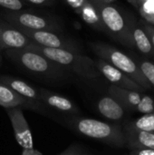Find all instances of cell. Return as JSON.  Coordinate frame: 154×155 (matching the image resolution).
Masks as SVG:
<instances>
[{
    "label": "cell",
    "mask_w": 154,
    "mask_h": 155,
    "mask_svg": "<svg viewBox=\"0 0 154 155\" xmlns=\"http://www.w3.org/2000/svg\"><path fill=\"white\" fill-rule=\"evenodd\" d=\"M59 122L71 131L102 142L113 147H126V139L123 128L118 124H108L93 118L75 115H64Z\"/></svg>",
    "instance_id": "cell-1"
},
{
    "label": "cell",
    "mask_w": 154,
    "mask_h": 155,
    "mask_svg": "<svg viewBox=\"0 0 154 155\" xmlns=\"http://www.w3.org/2000/svg\"><path fill=\"white\" fill-rule=\"evenodd\" d=\"M5 54L25 71L45 81L60 83L70 77V72L33 50L27 48L5 49Z\"/></svg>",
    "instance_id": "cell-2"
},
{
    "label": "cell",
    "mask_w": 154,
    "mask_h": 155,
    "mask_svg": "<svg viewBox=\"0 0 154 155\" xmlns=\"http://www.w3.org/2000/svg\"><path fill=\"white\" fill-rule=\"evenodd\" d=\"M27 49L33 50L56 63L70 73H74L84 79H96L101 76L95 60L83 54L82 53L68 51L64 49L48 48L31 43Z\"/></svg>",
    "instance_id": "cell-3"
},
{
    "label": "cell",
    "mask_w": 154,
    "mask_h": 155,
    "mask_svg": "<svg viewBox=\"0 0 154 155\" xmlns=\"http://www.w3.org/2000/svg\"><path fill=\"white\" fill-rule=\"evenodd\" d=\"M97 9L103 24L105 28V33L109 34L115 41L122 45L134 48V44L132 36V26L133 22L129 20L113 4L103 3L99 0H90Z\"/></svg>",
    "instance_id": "cell-4"
},
{
    "label": "cell",
    "mask_w": 154,
    "mask_h": 155,
    "mask_svg": "<svg viewBox=\"0 0 154 155\" xmlns=\"http://www.w3.org/2000/svg\"><path fill=\"white\" fill-rule=\"evenodd\" d=\"M91 46L100 59L104 60L124 73L135 83L141 85L144 90H150L152 88V85L143 74L137 63L129 55L118 50L117 48L103 43H93Z\"/></svg>",
    "instance_id": "cell-5"
},
{
    "label": "cell",
    "mask_w": 154,
    "mask_h": 155,
    "mask_svg": "<svg viewBox=\"0 0 154 155\" xmlns=\"http://www.w3.org/2000/svg\"><path fill=\"white\" fill-rule=\"evenodd\" d=\"M5 21L16 28H25L33 31H61L59 24L44 15L30 12L11 11L4 15Z\"/></svg>",
    "instance_id": "cell-6"
},
{
    "label": "cell",
    "mask_w": 154,
    "mask_h": 155,
    "mask_svg": "<svg viewBox=\"0 0 154 155\" xmlns=\"http://www.w3.org/2000/svg\"><path fill=\"white\" fill-rule=\"evenodd\" d=\"M108 94L116 99L127 112H137L143 114L154 113V99L142 92L126 90L111 84Z\"/></svg>",
    "instance_id": "cell-7"
},
{
    "label": "cell",
    "mask_w": 154,
    "mask_h": 155,
    "mask_svg": "<svg viewBox=\"0 0 154 155\" xmlns=\"http://www.w3.org/2000/svg\"><path fill=\"white\" fill-rule=\"evenodd\" d=\"M17 29H19L32 43L38 45L48 48L64 49L77 53H82L83 51L79 43L58 33L50 31H33L25 28Z\"/></svg>",
    "instance_id": "cell-8"
},
{
    "label": "cell",
    "mask_w": 154,
    "mask_h": 155,
    "mask_svg": "<svg viewBox=\"0 0 154 155\" xmlns=\"http://www.w3.org/2000/svg\"><path fill=\"white\" fill-rule=\"evenodd\" d=\"M0 105L5 109H28L44 114L49 112V109L43 104L21 96L2 83H0Z\"/></svg>",
    "instance_id": "cell-9"
},
{
    "label": "cell",
    "mask_w": 154,
    "mask_h": 155,
    "mask_svg": "<svg viewBox=\"0 0 154 155\" xmlns=\"http://www.w3.org/2000/svg\"><path fill=\"white\" fill-rule=\"evenodd\" d=\"M38 92L40 103L48 109L61 113L64 115H81V111L78 106L66 96L44 88H38Z\"/></svg>",
    "instance_id": "cell-10"
},
{
    "label": "cell",
    "mask_w": 154,
    "mask_h": 155,
    "mask_svg": "<svg viewBox=\"0 0 154 155\" xmlns=\"http://www.w3.org/2000/svg\"><path fill=\"white\" fill-rule=\"evenodd\" d=\"M95 64L101 75L105 77L111 83V84L126 90H132V91L142 92V93L145 91L141 85L135 83L132 78H130L124 73L115 68L114 66L105 62L104 60L99 58L95 60Z\"/></svg>",
    "instance_id": "cell-11"
},
{
    "label": "cell",
    "mask_w": 154,
    "mask_h": 155,
    "mask_svg": "<svg viewBox=\"0 0 154 155\" xmlns=\"http://www.w3.org/2000/svg\"><path fill=\"white\" fill-rule=\"evenodd\" d=\"M6 114L10 119L15 138L18 144L23 149H34L33 137L30 127L25 120V117L21 108H12L6 109Z\"/></svg>",
    "instance_id": "cell-12"
},
{
    "label": "cell",
    "mask_w": 154,
    "mask_h": 155,
    "mask_svg": "<svg viewBox=\"0 0 154 155\" xmlns=\"http://www.w3.org/2000/svg\"><path fill=\"white\" fill-rule=\"evenodd\" d=\"M32 42L15 26L7 22L0 21V48L22 49L27 47Z\"/></svg>",
    "instance_id": "cell-13"
},
{
    "label": "cell",
    "mask_w": 154,
    "mask_h": 155,
    "mask_svg": "<svg viewBox=\"0 0 154 155\" xmlns=\"http://www.w3.org/2000/svg\"><path fill=\"white\" fill-rule=\"evenodd\" d=\"M126 147L132 149H154V132L137 130L125 124L123 127Z\"/></svg>",
    "instance_id": "cell-14"
},
{
    "label": "cell",
    "mask_w": 154,
    "mask_h": 155,
    "mask_svg": "<svg viewBox=\"0 0 154 155\" xmlns=\"http://www.w3.org/2000/svg\"><path fill=\"white\" fill-rule=\"evenodd\" d=\"M96 109L104 118L112 121L122 120L127 112L116 99L109 94L98 99L96 102Z\"/></svg>",
    "instance_id": "cell-15"
},
{
    "label": "cell",
    "mask_w": 154,
    "mask_h": 155,
    "mask_svg": "<svg viewBox=\"0 0 154 155\" xmlns=\"http://www.w3.org/2000/svg\"><path fill=\"white\" fill-rule=\"evenodd\" d=\"M0 83L8 86L9 88H11L13 91H15L21 96L26 99L40 103L38 88L33 86L32 84L26 83L25 81L11 76V75L2 74L0 75Z\"/></svg>",
    "instance_id": "cell-16"
},
{
    "label": "cell",
    "mask_w": 154,
    "mask_h": 155,
    "mask_svg": "<svg viewBox=\"0 0 154 155\" xmlns=\"http://www.w3.org/2000/svg\"><path fill=\"white\" fill-rule=\"evenodd\" d=\"M132 36L134 47H136L141 53L150 55L153 54L154 48L143 26H138L133 23L132 26Z\"/></svg>",
    "instance_id": "cell-17"
},
{
    "label": "cell",
    "mask_w": 154,
    "mask_h": 155,
    "mask_svg": "<svg viewBox=\"0 0 154 155\" xmlns=\"http://www.w3.org/2000/svg\"><path fill=\"white\" fill-rule=\"evenodd\" d=\"M79 15L83 18V20L86 24H88L90 26H92L93 28L99 30V31L105 32V28H104V25L101 19V16H100L97 9L91 3L90 0H88L87 4L80 11Z\"/></svg>",
    "instance_id": "cell-18"
},
{
    "label": "cell",
    "mask_w": 154,
    "mask_h": 155,
    "mask_svg": "<svg viewBox=\"0 0 154 155\" xmlns=\"http://www.w3.org/2000/svg\"><path fill=\"white\" fill-rule=\"evenodd\" d=\"M133 5L137 8L146 23L154 25V0H134Z\"/></svg>",
    "instance_id": "cell-19"
},
{
    "label": "cell",
    "mask_w": 154,
    "mask_h": 155,
    "mask_svg": "<svg viewBox=\"0 0 154 155\" xmlns=\"http://www.w3.org/2000/svg\"><path fill=\"white\" fill-rule=\"evenodd\" d=\"M130 126L145 132H154V113L143 114V116L126 123Z\"/></svg>",
    "instance_id": "cell-20"
},
{
    "label": "cell",
    "mask_w": 154,
    "mask_h": 155,
    "mask_svg": "<svg viewBox=\"0 0 154 155\" xmlns=\"http://www.w3.org/2000/svg\"><path fill=\"white\" fill-rule=\"evenodd\" d=\"M137 64L149 84L154 86V63L147 60H141Z\"/></svg>",
    "instance_id": "cell-21"
},
{
    "label": "cell",
    "mask_w": 154,
    "mask_h": 155,
    "mask_svg": "<svg viewBox=\"0 0 154 155\" xmlns=\"http://www.w3.org/2000/svg\"><path fill=\"white\" fill-rule=\"evenodd\" d=\"M23 5L21 0H0V6L10 11H20L23 8Z\"/></svg>",
    "instance_id": "cell-22"
},
{
    "label": "cell",
    "mask_w": 154,
    "mask_h": 155,
    "mask_svg": "<svg viewBox=\"0 0 154 155\" xmlns=\"http://www.w3.org/2000/svg\"><path fill=\"white\" fill-rule=\"evenodd\" d=\"M57 155H87L84 148L79 144H72L66 148L64 152Z\"/></svg>",
    "instance_id": "cell-23"
},
{
    "label": "cell",
    "mask_w": 154,
    "mask_h": 155,
    "mask_svg": "<svg viewBox=\"0 0 154 155\" xmlns=\"http://www.w3.org/2000/svg\"><path fill=\"white\" fill-rule=\"evenodd\" d=\"M77 14L84 8V6L87 4L88 0H64Z\"/></svg>",
    "instance_id": "cell-24"
},
{
    "label": "cell",
    "mask_w": 154,
    "mask_h": 155,
    "mask_svg": "<svg viewBox=\"0 0 154 155\" xmlns=\"http://www.w3.org/2000/svg\"><path fill=\"white\" fill-rule=\"evenodd\" d=\"M143 28L145 31V33L147 34V35H148L151 43H152V47L154 48V25H150V24H148V23L145 22L143 25Z\"/></svg>",
    "instance_id": "cell-25"
},
{
    "label": "cell",
    "mask_w": 154,
    "mask_h": 155,
    "mask_svg": "<svg viewBox=\"0 0 154 155\" xmlns=\"http://www.w3.org/2000/svg\"><path fill=\"white\" fill-rule=\"evenodd\" d=\"M130 155H154V149H132Z\"/></svg>",
    "instance_id": "cell-26"
},
{
    "label": "cell",
    "mask_w": 154,
    "mask_h": 155,
    "mask_svg": "<svg viewBox=\"0 0 154 155\" xmlns=\"http://www.w3.org/2000/svg\"><path fill=\"white\" fill-rule=\"evenodd\" d=\"M22 155H43V153H41L39 151H36L34 149H30V150L23 149Z\"/></svg>",
    "instance_id": "cell-27"
},
{
    "label": "cell",
    "mask_w": 154,
    "mask_h": 155,
    "mask_svg": "<svg viewBox=\"0 0 154 155\" xmlns=\"http://www.w3.org/2000/svg\"><path fill=\"white\" fill-rule=\"evenodd\" d=\"M27 2H30L34 5H46L52 2V0H25Z\"/></svg>",
    "instance_id": "cell-28"
},
{
    "label": "cell",
    "mask_w": 154,
    "mask_h": 155,
    "mask_svg": "<svg viewBox=\"0 0 154 155\" xmlns=\"http://www.w3.org/2000/svg\"><path fill=\"white\" fill-rule=\"evenodd\" d=\"M99 1H102L103 3H107V4H113L116 0H99Z\"/></svg>",
    "instance_id": "cell-29"
},
{
    "label": "cell",
    "mask_w": 154,
    "mask_h": 155,
    "mask_svg": "<svg viewBox=\"0 0 154 155\" xmlns=\"http://www.w3.org/2000/svg\"><path fill=\"white\" fill-rule=\"evenodd\" d=\"M1 48H0V65H1V64H2V54H1Z\"/></svg>",
    "instance_id": "cell-30"
},
{
    "label": "cell",
    "mask_w": 154,
    "mask_h": 155,
    "mask_svg": "<svg viewBox=\"0 0 154 155\" xmlns=\"http://www.w3.org/2000/svg\"><path fill=\"white\" fill-rule=\"evenodd\" d=\"M126 1H128V2H129L130 4H132V5H133V1H134V0H126Z\"/></svg>",
    "instance_id": "cell-31"
}]
</instances>
